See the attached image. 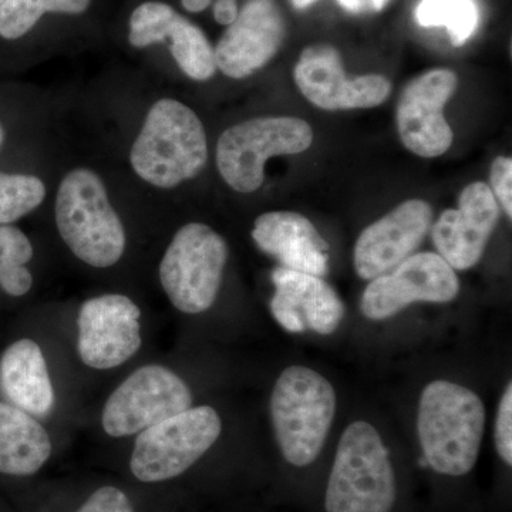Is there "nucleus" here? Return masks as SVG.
Here are the masks:
<instances>
[{"label":"nucleus","instance_id":"1","mask_svg":"<svg viewBox=\"0 0 512 512\" xmlns=\"http://www.w3.org/2000/svg\"><path fill=\"white\" fill-rule=\"evenodd\" d=\"M485 430L483 400L460 384L436 380L424 387L417 412L424 460L444 476H466L476 466Z\"/></svg>","mask_w":512,"mask_h":512},{"label":"nucleus","instance_id":"2","mask_svg":"<svg viewBox=\"0 0 512 512\" xmlns=\"http://www.w3.org/2000/svg\"><path fill=\"white\" fill-rule=\"evenodd\" d=\"M207 161V134L200 117L181 101L158 100L131 148L134 173L168 190L197 177Z\"/></svg>","mask_w":512,"mask_h":512},{"label":"nucleus","instance_id":"3","mask_svg":"<svg viewBox=\"0 0 512 512\" xmlns=\"http://www.w3.org/2000/svg\"><path fill=\"white\" fill-rule=\"evenodd\" d=\"M56 225L64 244L94 268L116 265L126 251V229L103 181L87 168L63 178L56 195Z\"/></svg>","mask_w":512,"mask_h":512},{"label":"nucleus","instance_id":"4","mask_svg":"<svg viewBox=\"0 0 512 512\" xmlns=\"http://www.w3.org/2000/svg\"><path fill=\"white\" fill-rule=\"evenodd\" d=\"M336 414V393L325 376L306 366L286 367L271 396V417L282 456L295 467L318 458Z\"/></svg>","mask_w":512,"mask_h":512},{"label":"nucleus","instance_id":"5","mask_svg":"<svg viewBox=\"0 0 512 512\" xmlns=\"http://www.w3.org/2000/svg\"><path fill=\"white\" fill-rule=\"evenodd\" d=\"M396 477L389 450L367 421L350 424L336 450L326 487V512H390Z\"/></svg>","mask_w":512,"mask_h":512},{"label":"nucleus","instance_id":"6","mask_svg":"<svg viewBox=\"0 0 512 512\" xmlns=\"http://www.w3.org/2000/svg\"><path fill=\"white\" fill-rule=\"evenodd\" d=\"M313 131L296 117H258L227 128L217 144V167L225 183L251 194L265 181V164L275 156L301 154L312 146Z\"/></svg>","mask_w":512,"mask_h":512},{"label":"nucleus","instance_id":"7","mask_svg":"<svg viewBox=\"0 0 512 512\" xmlns=\"http://www.w3.org/2000/svg\"><path fill=\"white\" fill-rule=\"evenodd\" d=\"M227 259V242L208 225L191 222L178 229L160 264L161 285L174 308L188 315L208 311Z\"/></svg>","mask_w":512,"mask_h":512},{"label":"nucleus","instance_id":"8","mask_svg":"<svg viewBox=\"0 0 512 512\" xmlns=\"http://www.w3.org/2000/svg\"><path fill=\"white\" fill-rule=\"evenodd\" d=\"M220 416L210 406L185 410L141 431L131 454L133 476L161 483L181 476L220 439Z\"/></svg>","mask_w":512,"mask_h":512},{"label":"nucleus","instance_id":"9","mask_svg":"<svg viewBox=\"0 0 512 512\" xmlns=\"http://www.w3.org/2000/svg\"><path fill=\"white\" fill-rule=\"evenodd\" d=\"M192 404L190 387L167 367L148 365L136 370L114 390L104 406L103 429L111 437L141 433Z\"/></svg>","mask_w":512,"mask_h":512},{"label":"nucleus","instance_id":"10","mask_svg":"<svg viewBox=\"0 0 512 512\" xmlns=\"http://www.w3.org/2000/svg\"><path fill=\"white\" fill-rule=\"evenodd\" d=\"M460 293L454 269L434 252H419L372 279L360 301L367 319L384 320L416 302L447 303Z\"/></svg>","mask_w":512,"mask_h":512},{"label":"nucleus","instance_id":"11","mask_svg":"<svg viewBox=\"0 0 512 512\" xmlns=\"http://www.w3.org/2000/svg\"><path fill=\"white\" fill-rule=\"evenodd\" d=\"M296 86L322 110L372 109L386 101L392 83L380 74L350 77L333 46L306 47L295 66Z\"/></svg>","mask_w":512,"mask_h":512},{"label":"nucleus","instance_id":"12","mask_svg":"<svg viewBox=\"0 0 512 512\" xmlns=\"http://www.w3.org/2000/svg\"><path fill=\"white\" fill-rule=\"evenodd\" d=\"M457 74L434 69L404 87L397 106L400 140L416 156H443L453 144V130L444 117V106L456 92Z\"/></svg>","mask_w":512,"mask_h":512},{"label":"nucleus","instance_id":"13","mask_svg":"<svg viewBox=\"0 0 512 512\" xmlns=\"http://www.w3.org/2000/svg\"><path fill=\"white\" fill-rule=\"evenodd\" d=\"M140 308L128 296L111 293L89 299L80 308L79 349L84 365L113 369L141 348Z\"/></svg>","mask_w":512,"mask_h":512},{"label":"nucleus","instance_id":"14","mask_svg":"<svg viewBox=\"0 0 512 512\" xmlns=\"http://www.w3.org/2000/svg\"><path fill=\"white\" fill-rule=\"evenodd\" d=\"M286 35L276 0H248L214 49L215 64L231 79H245L274 59Z\"/></svg>","mask_w":512,"mask_h":512},{"label":"nucleus","instance_id":"15","mask_svg":"<svg viewBox=\"0 0 512 512\" xmlns=\"http://www.w3.org/2000/svg\"><path fill=\"white\" fill-rule=\"evenodd\" d=\"M500 221V207L490 185L473 183L461 191L457 210H446L431 225L439 255L454 271H467L483 258Z\"/></svg>","mask_w":512,"mask_h":512},{"label":"nucleus","instance_id":"16","mask_svg":"<svg viewBox=\"0 0 512 512\" xmlns=\"http://www.w3.org/2000/svg\"><path fill=\"white\" fill-rule=\"evenodd\" d=\"M433 225V210L423 200L404 201L359 235L356 274L365 281L387 274L420 247Z\"/></svg>","mask_w":512,"mask_h":512},{"label":"nucleus","instance_id":"17","mask_svg":"<svg viewBox=\"0 0 512 512\" xmlns=\"http://www.w3.org/2000/svg\"><path fill=\"white\" fill-rule=\"evenodd\" d=\"M168 40L178 67L192 80L205 82L217 72L214 49L197 25L163 2L143 3L130 18L128 42L144 49Z\"/></svg>","mask_w":512,"mask_h":512},{"label":"nucleus","instance_id":"18","mask_svg":"<svg viewBox=\"0 0 512 512\" xmlns=\"http://www.w3.org/2000/svg\"><path fill=\"white\" fill-rule=\"evenodd\" d=\"M275 295L271 312L276 322L291 333L313 330L332 335L345 316V305L335 289L320 276L279 266L272 274Z\"/></svg>","mask_w":512,"mask_h":512},{"label":"nucleus","instance_id":"19","mask_svg":"<svg viewBox=\"0 0 512 512\" xmlns=\"http://www.w3.org/2000/svg\"><path fill=\"white\" fill-rule=\"evenodd\" d=\"M252 238L265 254L291 271L320 276L329 268V244L305 215L292 211L265 212L256 218Z\"/></svg>","mask_w":512,"mask_h":512},{"label":"nucleus","instance_id":"20","mask_svg":"<svg viewBox=\"0 0 512 512\" xmlns=\"http://www.w3.org/2000/svg\"><path fill=\"white\" fill-rule=\"evenodd\" d=\"M0 387L23 412L43 417L55 403L45 355L36 342L20 339L0 357Z\"/></svg>","mask_w":512,"mask_h":512},{"label":"nucleus","instance_id":"21","mask_svg":"<svg viewBox=\"0 0 512 512\" xmlns=\"http://www.w3.org/2000/svg\"><path fill=\"white\" fill-rule=\"evenodd\" d=\"M52 454L45 427L32 414L0 402V473L32 476Z\"/></svg>","mask_w":512,"mask_h":512},{"label":"nucleus","instance_id":"22","mask_svg":"<svg viewBox=\"0 0 512 512\" xmlns=\"http://www.w3.org/2000/svg\"><path fill=\"white\" fill-rule=\"evenodd\" d=\"M92 0H6L0 6V37L16 40L25 36L45 13L79 15Z\"/></svg>","mask_w":512,"mask_h":512},{"label":"nucleus","instance_id":"23","mask_svg":"<svg viewBox=\"0 0 512 512\" xmlns=\"http://www.w3.org/2000/svg\"><path fill=\"white\" fill-rule=\"evenodd\" d=\"M29 238L12 225H0V288L10 296H23L32 289L33 276L26 265L32 261Z\"/></svg>","mask_w":512,"mask_h":512},{"label":"nucleus","instance_id":"24","mask_svg":"<svg viewBox=\"0 0 512 512\" xmlns=\"http://www.w3.org/2000/svg\"><path fill=\"white\" fill-rule=\"evenodd\" d=\"M416 19L424 28L444 26L454 46H463L476 32L478 9L474 0H421Z\"/></svg>","mask_w":512,"mask_h":512},{"label":"nucleus","instance_id":"25","mask_svg":"<svg viewBox=\"0 0 512 512\" xmlns=\"http://www.w3.org/2000/svg\"><path fill=\"white\" fill-rule=\"evenodd\" d=\"M46 197V185L28 174L0 171V225H10L35 211Z\"/></svg>","mask_w":512,"mask_h":512},{"label":"nucleus","instance_id":"26","mask_svg":"<svg viewBox=\"0 0 512 512\" xmlns=\"http://www.w3.org/2000/svg\"><path fill=\"white\" fill-rule=\"evenodd\" d=\"M495 447L498 456L507 466L512 464V384L508 383L507 389L501 397L498 406L497 419L494 429Z\"/></svg>","mask_w":512,"mask_h":512},{"label":"nucleus","instance_id":"27","mask_svg":"<svg viewBox=\"0 0 512 512\" xmlns=\"http://www.w3.org/2000/svg\"><path fill=\"white\" fill-rule=\"evenodd\" d=\"M490 190L503 205L508 218L512 217V160L510 157H498L491 165Z\"/></svg>","mask_w":512,"mask_h":512},{"label":"nucleus","instance_id":"28","mask_svg":"<svg viewBox=\"0 0 512 512\" xmlns=\"http://www.w3.org/2000/svg\"><path fill=\"white\" fill-rule=\"evenodd\" d=\"M77 512H134L130 498L116 487H101Z\"/></svg>","mask_w":512,"mask_h":512},{"label":"nucleus","instance_id":"29","mask_svg":"<svg viewBox=\"0 0 512 512\" xmlns=\"http://www.w3.org/2000/svg\"><path fill=\"white\" fill-rule=\"evenodd\" d=\"M237 0H217L214 5V18L220 25L229 26L238 18Z\"/></svg>","mask_w":512,"mask_h":512},{"label":"nucleus","instance_id":"30","mask_svg":"<svg viewBox=\"0 0 512 512\" xmlns=\"http://www.w3.org/2000/svg\"><path fill=\"white\" fill-rule=\"evenodd\" d=\"M316 0H291L292 6L295 9H305L309 5H312ZM343 9L349 10V12L359 13L365 9L366 0H338Z\"/></svg>","mask_w":512,"mask_h":512},{"label":"nucleus","instance_id":"31","mask_svg":"<svg viewBox=\"0 0 512 512\" xmlns=\"http://www.w3.org/2000/svg\"><path fill=\"white\" fill-rule=\"evenodd\" d=\"M212 0H181V5L191 13H200L211 5Z\"/></svg>","mask_w":512,"mask_h":512},{"label":"nucleus","instance_id":"32","mask_svg":"<svg viewBox=\"0 0 512 512\" xmlns=\"http://www.w3.org/2000/svg\"><path fill=\"white\" fill-rule=\"evenodd\" d=\"M369 2L372 3V8L379 12V10L386 8L390 0H369Z\"/></svg>","mask_w":512,"mask_h":512},{"label":"nucleus","instance_id":"33","mask_svg":"<svg viewBox=\"0 0 512 512\" xmlns=\"http://www.w3.org/2000/svg\"><path fill=\"white\" fill-rule=\"evenodd\" d=\"M3 140H5V130H3L2 124H0V146H2Z\"/></svg>","mask_w":512,"mask_h":512},{"label":"nucleus","instance_id":"34","mask_svg":"<svg viewBox=\"0 0 512 512\" xmlns=\"http://www.w3.org/2000/svg\"><path fill=\"white\" fill-rule=\"evenodd\" d=\"M5 2H6V0H0V6H2L3 3H5Z\"/></svg>","mask_w":512,"mask_h":512}]
</instances>
